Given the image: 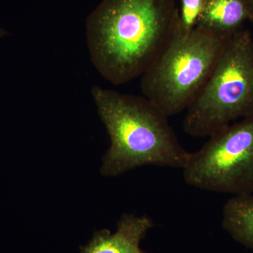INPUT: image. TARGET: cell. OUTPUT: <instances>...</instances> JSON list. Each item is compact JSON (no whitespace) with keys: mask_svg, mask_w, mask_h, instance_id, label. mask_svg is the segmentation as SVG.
I'll return each mask as SVG.
<instances>
[{"mask_svg":"<svg viewBox=\"0 0 253 253\" xmlns=\"http://www.w3.org/2000/svg\"></svg>","mask_w":253,"mask_h":253,"instance_id":"obj_12","label":"cell"},{"mask_svg":"<svg viewBox=\"0 0 253 253\" xmlns=\"http://www.w3.org/2000/svg\"><path fill=\"white\" fill-rule=\"evenodd\" d=\"M154 225L149 216L123 214L115 232L96 231L89 242L81 246V253H150L141 249L140 244Z\"/></svg>","mask_w":253,"mask_h":253,"instance_id":"obj_6","label":"cell"},{"mask_svg":"<svg viewBox=\"0 0 253 253\" xmlns=\"http://www.w3.org/2000/svg\"><path fill=\"white\" fill-rule=\"evenodd\" d=\"M229 38L197 26L184 31L179 26L141 76L145 97L168 117L186 111L206 84Z\"/></svg>","mask_w":253,"mask_h":253,"instance_id":"obj_3","label":"cell"},{"mask_svg":"<svg viewBox=\"0 0 253 253\" xmlns=\"http://www.w3.org/2000/svg\"><path fill=\"white\" fill-rule=\"evenodd\" d=\"M249 14V21L253 23V0H244Z\"/></svg>","mask_w":253,"mask_h":253,"instance_id":"obj_10","label":"cell"},{"mask_svg":"<svg viewBox=\"0 0 253 253\" xmlns=\"http://www.w3.org/2000/svg\"><path fill=\"white\" fill-rule=\"evenodd\" d=\"M221 226L236 242L253 250V194L228 200L223 207Z\"/></svg>","mask_w":253,"mask_h":253,"instance_id":"obj_8","label":"cell"},{"mask_svg":"<svg viewBox=\"0 0 253 253\" xmlns=\"http://www.w3.org/2000/svg\"><path fill=\"white\" fill-rule=\"evenodd\" d=\"M186 112L183 129L194 137H210L253 114V37L249 30L229 38Z\"/></svg>","mask_w":253,"mask_h":253,"instance_id":"obj_4","label":"cell"},{"mask_svg":"<svg viewBox=\"0 0 253 253\" xmlns=\"http://www.w3.org/2000/svg\"><path fill=\"white\" fill-rule=\"evenodd\" d=\"M179 28L184 31L194 29L202 14L204 0H180Z\"/></svg>","mask_w":253,"mask_h":253,"instance_id":"obj_9","label":"cell"},{"mask_svg":"<svg viewBox=\"0 0 253 253\" xmlns=\"http://www.w3.org/2000/svg\"><path fill=\"white\" fill-rule=\"evenodd\" d=\"M182 171L186 184L196 189L253 194V114L210 136L191 152Z\"/></svg>","mask_w":253,"mask_h":253,"instance_id":"obj_5","label":"cell"},{"mask_svg":"<svg viewBox=\"0 0 253 253\" xmlns=\"http://www.w3.org/2000/svg\"><path fill=\"white\" fill-rule=\"evenodd\" d=\"M91 96L111 141L101 172L116 176L142 166L180 169L191 152L181 146L164 114L145 96L93 86Z\"/></svg>","mask_w":253,"mask_h":253,"instance_id":"obj_2","label":"cell"},{"mask_svg":"<svg viewBox=\"0 0 253 253\" xmlns=\"http://www.w3.org/2000/svg\"><path fill=\"white\" fill-rule=\"evenodd\" d=\"M9 32L6 31V30L4 29V28H0V39L4 38V37L9 36Z\"/></svg>","mask_w":253,"mask_h":253,"instance_id":"obj_11","label":"cell"},{"mask_svg":"<svg viewBox=\"0 0 253 253\" xmlns=\"http://www.w3.org/2000/svg\"><path fill=\"white\" fill-rule=\"evenodd\" d=\"M179 26L174 0H102L88 16L91 62L114 85L142 76Z\"/></svg>","mask_w":253,"mask_h":253,"instance_id":"obj_1","label":"cell"},{"mask_svg":"<svg viewBox=\"0 0 253 253\" xmlns=\"http://www.w3.org/2000/svg\"><path fill=\"white\" fill-rule=\"evenodd\" d=\"M249 20L244 0H204L197 27L214 34L231 38L244 28Z\"/></svg>","mask_w":253,"mask_h":253,"instance_id":"obj_7","label":"cell"}]
</instances>
